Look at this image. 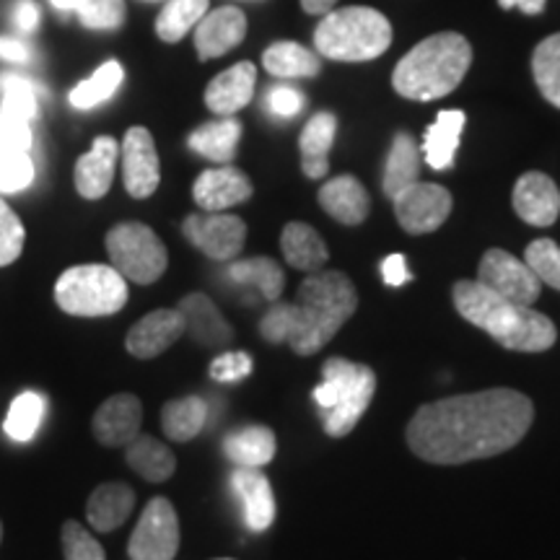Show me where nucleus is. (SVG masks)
<instances>
[{
  "mask_svg": "<svg viewBox=\"0 0 560 560\" xmlns=\"http://www.w3.org/2000/svg\"><path fill=\"white\" fill-rule=\"evenodd\" d=\"M13 19H16V26L21 32H34L39 24V9L32 3V0H21L16 5V13H13Z\"/></svg>",
  "mask_w": 560,
  "mask_h": 560,
  "instance_id": "49",
  "label": "nucleus"
},
{
  "mask_svg": "<svg viewBox=\"0 0 560 560\" xmlns=\"http://www.w3.org/2000/svg\"><path fill=\"white\" fill-rule=\"evenodd\" d=\"M187 242L210 260H234L247 242V223L229 213H192L182 223Z\"/></svg>",
  "mask_w": 560,
  "mask_h": 560,
  "instance_id": "12",
  "label": "nucleus"
},
{
  "mask_svg": "<svg viewBox=\"0 0 560 560\" xmlns=\"http://www.w3.org/2000/svg\"><path fill=\"white\" fill-rule=\"evenodd\" d=\"M192 198L208 213H221L252 198V182L242 170L223 164L219 170L202 172L195 179Z\"/></svg>",
  "mask_w": 560,
  "mask_h": 560,
  "instance_id": "18",
  "label": "nucleus"
},
{
  "mask_svg": "<svg viewBox=\"0 0 560 560\" xmlns=\"http://www.w3.org/2000/svg\"><path fill=\"white\" fill-rule=\"evenodd\" d=\"M262 66L272 79H314L319 75L322 62L319 55L312 52L310 47L299 45V42H276L262 55Z\"/></svg>",
  "mask_w": 560,
  "mask_h": 560,
  "instance_id": "30",
  "label": "nucleus"
},
{
  "mask_svg": "<svg viewBox=\"0 0 560 560\" xmlns=\"http://www.w3.org/2000/svg\"><path fill=\"white\" fill-rule=\"evenodd\" d=\"M0 58L11 62H26L32 58V50L21 39L0 37Z\"/></svg>",
  "mask_w": 560,
  "mask_h": 560,
  "instance_id": "50",
  "label": "nucleus"
},
{
  "mask_svg": "<svg viewBox=\"0 0 560 560\" xmlns=\"http://www.w3.org/2000/svg\"><path fill=\"white\" fill-rule=\"evenodd\" d=\"M376 392L374 369L332 355L322 366V384L314 387L312 400L322 410L327 436H348L369 410Z\"/></svg>",
  "mask_w": 560,
  "mask_h": 560,
  "instance_id": "5",
  "label": "nucleus"
},
{
  "mask_svg": "<svg viewBox=\"0 0 560 560\" xmlns=\"http://www.w3.org/2000/svg\"><path fill=\"white\" fill-rule=\"evenodd\" d=\"M215 560H234V558H215Z\"/></svg>",
  "mask_w": 560,
  "mask_h": 560,
  "instance_id": "54",
  "label": "nucleus"
},
{
  "mask_svg": "<svg viewBox=\"0 0 560 560\" xmlns=\"http://www.w3.org/2000/svg\"><path fill=\"white\" fill-rule=\"evenodd\" d=\"M501 9H520L527 16H537L545 11V0H499Z\"/></svg>",
  "mask_w": 560,
  "mask_h": 560,
  "instance_id": "51",
  "label": "nucleus"
},
{
  "mask_svg": "<svg viewBox=\"0 0 560 560\" xmlns=\"http://www.w3.org/2000/svg\"><path fill=\"white\" fill-rule=\"evenodd\" d=\"M107 252L112 268L138 285L156 283L170 265V255L156 231L138 221L117 223L107 234Z\"/></svg>",
  "mask_w": 560,
  "mask_h": 560,
  "instance_id": "8",
  "label": "nucleus"
},
{
  "mask_svg": "<svg viewBox=\"0 0 560 560\" xmlns=\"http://www.w3.org/2000/svg\"><path fill=\"white\" fill-rule=\"evenodd\" d=\"M45 395H39V392H21L16 400L11 402L3 431L9 433L13 441H19V444H26V441H32L34 433H37L42 418H45Z\"/></svg>",
  "mask_w": 560,
  "mask_h": 560,
  "instance_id": "36",
  "label": "nucleus"
},
{
  "mask_svg": "<svg viewBox=\"0 0 560 560\" xmlns=\"http://www.w3.org/2000/svg\"><path fill=\"white\" fill-rule=\"evenodd\" d=\"M117 159H120V143L109 136H100L94 140L89 153H83L75 164V190L81 198L100 200L109 192L112 179H115Z\"/></svg>",
  "mask_w": 560,
  "mask_h": 560,
  "instance_id": "21",
  "label": "nucleus"
},
{
  "mask_svg": "<svg viewBox=\"0 0 560 560\" xmlns=\"http://www.w3.org/2000/svg\"><path fill=\"white\" fill-rule=\"evenodd\" d=\"M182 335H185V319L177 310H156L145 317H140L130 327L125 348L136 359H156L166 348H172Z\"/></svg>",
  "mask_w": 560,
  "mask_h": 560,
  "instance_id": "15",
  "label": "nucleus"
},
{
  "mask_svg": "<svg viewBox=\"0 0 560 560\" xmlns=\"http://www.w3.org/2000/svg\"><path fill=\"white\" fill-rule=\"evenodd\" d=\"M382 278L384 283L392 285V289H400V285L410 283V270H408V262H405V255L400 252H395V255H389L387 260L382 262Z\"/></svg>",
  "mask_w": 560,
  "mask_h": 560,
  "instance_id": "48",
  "label": "nucleus"
},
{
  "mask_svg": "<svg viewBox=\"0 0 560 560\" xmlns=\"http://www.w3.org/2000/svg\"><path fill=\"white\" fill-rule=\"evenodd\" d=\"M335 136H338V117L332 112H317L301 130V170L310 179H322L330 170V149Z\"/></svg>",
  "mask_w": 560,
  "mask_h": 560,
  "instance_id": "24",
  "label": "nucleus"
},
{
  "mask_svg": "<svg viewBox=\"0 0 560 560\" xmlns=\"http://www.w3.org/2000/svg\"><path fill=\"white\" fill-rule=\"evenodd\" d=\"M179 550V520L172 501L156 495L145 503L143 514L128 542L130 560H174Z\"/></svg>",
  "mask_w": 560,
  "mask_h": 560,
  "instance_id": "9",
  "label": "nucleus"
},
{
  "mask_svg": "<svg viewBox=\"0 0 560 560\" xmlns=\"http://www.w3.org/2000/svg\"><path fill=\"white\" fill-rule=\"evenodd\" d=\"M226 276L244 289H257L265 301H278L283 293L285 276L280 265L270 257H249V260H234L229 265Z\"/></svg>",
  "mask_w": 560,
  "mask_h": 560,
  "instance_id": "33",
  "label": "nucleus"
},
{
  "mask_svg": "<svg viewBox=\"0 0 560 560\" xmlns=\"http://www.w3.org/2000/svg\"><path fill=\"white\" fill-rule=\"evenodd\" d=\"M208 13V0H170L156 19V34L164 42H179Z\"/></svg>",
  "mask_w": 560,
  "mask_h": 560,
  "instance_id": "37",
  "label": "nucleus"
},
{
  "mask_svg": "<svg viewBox=\"0 0 560 560\" xmlns=\"http://www.w3.org/2000/svg\"><path fill=\"white\" fill-rule=\"evenodd\" d=\"M231 490L240 495L249 532L270 529L276 522V495L260 467H236L231 472Z\"/></svg>",
  "mask_w": 560,
  "mask_h": 560,
  "instance_id": "19",
  "label": "nucleus"
},
{
  "mask_svg": "<svg viewBox=\"0 0 560 560\" xmlns=\"http://www.w3.org/2000/svg\"><path fill=\"white\" fill-rule=\"evenodd\" d=\"M252 369H255V363H252L249 353H244V350H229V353H221L219 359H213L208 371H210V380L231 384V382L247 380Z\"/></svg>",
  "mask_w": 560,
  "mask_h": 560,
  "instance_id": "45",
  "label": "nucleus"
},
{
  "mask_svg": "<svg viewBox=\"0 0 560 560\" xmlns=\"http://www.w3.org/2000/svg\"><path fill=\"white\" fill-rule=\"evenodd\" d=\"M420 179V145L410 132H397L392 140V149L384 164V195L395 198L397 192L410 187L412 182Z\"/></svg>",
  "mask_w": 560,
  "mask_h": 560,
  "instance_id": "31",
  "label": "nucleus"
},
{
  "mask_svg": "<svg viewBox=\"0 0 560 560\" xmlns=\"http://www.w3.org/2000/svg\"><path fill=\"white\" fill-rule=\"evenodd\" d=\"M304 104V94L293 86H276L268 91V109L278 117H296Z\"/></svg>",
  "mask_w": 560,
  "mask_h": 560,
  "instance_id": "47",
  "label": "nucleus"
},
{
  "mask_svg": "<svg viewBox=\"0 0 560 560\" xmlns=\"http://www.w3.org/2000/svg\"><path fill=\"white\" fill-rule=\"evenodd\" d=\"M335 3H338V0H301V9L312 13V16H317V13H330L335 9Z\"/></svg>",
  "mask_w": 560,
  "mask_h": 560,
  "instance_id": "52",
  "label": "nucleus"
},
{
  "mask_svg": "<svg viewBox=\"0 0 560 560\" xmlns=\"http://www.w3.org/2000/svg\"><path fill=\"white\" fill-rule=\"evenodd\" d=\"M472 47L462 34L441 32L418 42L392 73V86L405 100L433 102L452 94L467 75Z\"/></svg>",
  "mask_w": 560,
  "mask_h": 560,
  "instance_id": "4",
  "label": "nucleus"
},
{
  "mask_svg": "<svg viewBox=\"0 0 560 560\" xmlns=\"http://www.w3.org/2000/svg\"><path fill=\"white\" fill-rule=\"evenodd\" d=\"M392 45L387 16L366 5H348L325 13L314 30L317 55L338 62H366L380 58Z\"/></svg>",
  "mask_w": 560,
  "mask_h": 560,
  "instance_id": "6",
  "label": "nucleus"
},
{
  "mask_svg": "<svg viewBox=\"0 0 560 560\" xmlns=\"http://www.w3.org/2000/svg\"><path fill=\"white\" fill-rule=\"evenodd\" d=\"M0 540H3V524H0Z\"/></svg>",
  "mask_w": 560,
  "mask_h": 560,
  "instance_id": "53",
  "label": "nucleus"
},
{
  "mask_svg": "<svg viewBox=\"0 0 560 560\" xmlns=\"http://www.w3.org/2000/svg\"><path fill=\"white\" fill-rule=\"evenodd\" d=\"M395 202L397 223L408 234H431L441 229V223L452 213V192L433 182H412L392 198Z\"/></svg>",
  "mask_w": 560,
  "mask_h": 560,
  "instance_id": "11",
  "label": "nucleus"
},
{
  "mask_svg": "<svg viewBox=\"0 0 560 560\" xmlns=\"http://www.w3.org/2000/svg\"><path fill=\"white\" fill-rule=\"evenodd\" d=\"M177 312L185 319V332L202 348H223L234 338L231 325L206 293H187Z\"/></svg>",
  "mask_w": 560,
  "mask_h": 560,
  "instance_id": "22",
  "label": "nucleus"
},
{
  "mask_svg": "<svg viewBox=\"0 0 560 560\" xmlns=\"http://www.w3.org/2000/svg\"><path fill=\"white\" fill-rule=\"evenodd\" d=\"M223 452L236 467H265L276 457L278 441L268 425H244L223 439Z\"/></svg>",
  "mask_w": 560,
  "mask_h": 560,
  "instance_id": "27",
  "label": "nucleus"
},
{
  "mask_svg": "<svg viewBox=\"0 0 560 560\" xmlns=\"http://www.w3.org/2000/svg\"><path fill=\"white\" fill-rule=\"evenodd\" d=\"M66 560H107V552L83 524L68 520L60 532Z\"/></svg>",
  "mask_w": 560,
  "mask_h": 560,
  "instance_id": "42",
  "label": "nucleus"
},
{
  "mask_svg": "<svg viewBox=\"0 0 560 560\" xmlns=\"http://www.w3.org/2000/svg\"><path fill=\"white\" fill-rule=\"evenodd\" d=\"M128 465L136 470L140 478L149 482L170 480L177 470V457H174L170 446L164 441L153 436H138L128 444Z\"/></svg>",
  "mask_w": 560,
  "mask_h": 560,
  "instance_id": "32",
  "label": "nucleus"
},
{
  "mask_svg": "<svg viewBox=\"0 0 560 560\" xmlns=\"http://www.w3.org/2000/svg\"><path fill=\"white\" fill-rule=\"evenodd\" d=\"M0 89H3V104L0 109L13 112V115L26 117V120H34L37 115V91L26 79L21 75L5 73L0 75Z\"/></svg>",
  "mask_w": 560,
  "mask_h": 560,
  "instance_id": "43",
  "label": "nucleus"
},
{
  "mask_svg": "<svg viewBox=\"0 0 560 560\" xmlns=\"http://www.w3.org/2000/svg\"><path fill=\"white\" fill-rule=\"evenodd\" d=\"M122 79H125V70L120 62L107 60L94 75H91V79L81 81L79 86L70 91L68 100L75 109H94L100 107L102 102H107L115 96V91L120 89Z\"/></svg>",
  "mask_w": 560,
  "mask_h": 560,
  "instance_id": "35",
  "label": "nucleus"
},
{
  "mask_svg": "<svg viewBox=\"0 0 560 560\" xmlns=\"http://www.w3.org/2000/svg\"><path fill=\"white\" fill-rule=\"evenodd\" d=\"M140 423H143V405L136 395H112L104 400L96 410L94 436L102 446L117 450V446H128L132 439L140 433Z\"/></svg>",
  "mask_w": 560,
  "mask_h": 560,
  "instance_id": "16",
  "label": "nucleus"
},
{
  "mask_svg": "<svg viewBox=\"0 0 560 560\" xmlns=\"http://www.w3.org/2000/svg\"><path fill=\"white\" fill-rule=\"evenodd\" d=\"M125 190L136 200L151 198L159 190L161 164L153 136L145 128H130L120 145Z\"/></svg>",
  "mask_w": 560,
  "mask_h": 560,
  "instance_id": "13",
  "label": "nucleus"
},
{
  "mask_svg": "<svg viewBox=\"0 0 560 560\" xmlns=\"http://www.w3.org/2000/svg\"><path fill=\"white\" fill-rule=\"evenodd\" d=\"M514 210L524 223L548 229L560 215V190L548 174L527 172L514 187Z\"/></svg>",
  "mask_w": 560,
  "mask_h": 560,
  "instance_id": "17",
  "label": "nucleus"
},
{
  "mask_svg": "<svg viewBox=\"0 0 560 560\" xmlns=\"http://www.w3.org/2000/svg\"><path fill=\"white\" fill-rule=\"evenodd\" d=\"M454 306L459 317L488 332L499 346L520 353H542L558 340V330L550 317L532 306L516 304L486 289L480 280H459L454 285Z\"/></svg>",
  "mask_w": 560,
  "mask_h": 560,
  "instance_id": "3",
  "label": "nucleus"
},
{
  "mask_svg": "<svg viewBox=\"0 0 560 560\" xmlns=\"http://www.w3.org/2000/svg\"><path fill=\"white\" fill-rule=\"evenodd\" d=\"M257 83V68L255 62L242 60L236 66L215 75L206 89V104L213 115L219 117H234L236 112L247 107L255 96Z\"/></svg>",
  "mask_w": 560,
  "mask_h": 560,
  "instance_id": "20",
  "label": "nucleus"
},
{
  "mask_svg": "<svg viewBox=\"0 0 560 560\" xmlns=\"http://www.w3.org/2000/svg\"><path fill=\"white\" fill-rule=\"evenodd\" d=\"M55 304L73 317H109L128 304V280L112 265H75L55 283Z\"/></svg>",
  "mask_w": 560,
  "mask_h": 560,
  "instance_id": "7",
  "label": "nucleus"
},
{
  "mask_svg": "<svg viewBox=\"0 0 560 560\" xmlns=\"http://www.w3.org/2000/svg\"><path fill=\"white\" fill-rule=\"evenodd\" d=\"M242 138V122L236 117H221V120L200 125L192 132L190 149L200 153L202 159L215 161V164H231L236 159V149H240Z\"/></svg>",
  "mask_w": 560,
  "mask_h": 560,
  "instance_id": "29",
  "label": "nucleus"
},
{
  "mask_svg": "<svg viewBox=\"0 0 560 560\" xmlns=\"http://www.w3.org/2000/svg\"><path fill=\"white\" fill-rule=\"evenodd\" d=\"M532 73L540 94L560 109V34L542 39L532 55Z\"/></svg>",
  "mask_w": 560,
  "mask_h": 560,
  "instance_id": "38",
  "label": "nucleus"
},
{
  "mask_svg": "<svg viewBox=\"0 0 560 560\" xmlns=\"http://www.w3.org/2000/svg\"><path fill=\"white\" fill-rule=\"evenodd\" d=\"M535 408L516 389H486L423 405L408 423V446L431 465H465L514 450Z\"/></svg>",
  "mask_w": 560,
  "mask_h": 560,
  "instance_id": "1",
  "label": "nucleus"
},
{
  "mask_svg": "<svg viewBox=\"0 0 560 560\" xmlns=\"http://www.w3.org/2000/svg\"><path fill=\"white\" fill-rule=\"evenodd\" d=\"M478 280L486 289L499 293V296L524 306L535 304L542 291L540 278L529 270V265L506 249H488L482 255Z\"/></svg>",
  "mask_w": 560,
  "mask_h": 560,
  "instance_id": "10",
  "label": "nucleus"
},
{
  "mask_svg": "<svg viewBox=\"0 0 560 560\" xmlns=\"http://www.w3.org/2000/svg\"><path fill=\"white\" fill-rule=\"evenodd\" d=\"M26 231L19 215L0 200V268L16 262L24 252Z\"/></svg>",
  "mask_w": 560,
  "mask_h": 560,
  "instance_id": "44",
  "label": "nucleus"
},
{
  "mask_svg": "<svg viewBox=\"0 0 560 560\" xmlns=\"http://www.w3.org/2000/svg\"><path fill=\"white\" fill-rule=\"evenodd\" d=\"M280 249H283L285 262H289L291 268L304 272H317L322 265L330 260L327 244L322 242V236L310 226V223H289V226L283 229V234H280Z\"/></svg>",
  "mask_w": 560,
  "mask_h": 560,
  "instance_id": "28",
  "label": "nucleus"
},
{
  "mask_svg": "<svg viewBox=\"0 0 560 560\" xmlns=\"http://www.w3.org/2000/svg\"><path fill=\"white\" fill-rule=\"evenodd\" d=\"M252 3H257V0H252Z\"/></svg>",
  "mask_w": 560,
  "mask_h": 560,
  "instance_id": "55",
  "label": "nucleus"
},
{
  "mask_svg": "<svg viewBox=\"0 0 560 560\" xmlns=\"http://www.w3.org/2000/svg\"><path fill=\"white\" fill-rule=\"evenodd\" d=\"M34 164L30 151L0 143V192H21L32 185Z\"/></svg>",
  "mask_w": 560,
  "mask_h": 560,
  "instance_id": "40",
  "label": "nucleus"
},
{
  "mask_svg": "<svg viewBox=\"0 0 560 560\" xmlns=\"http://www.w3.org/2000/svg\"><path fill=\"white\" fill-rule=\"evenodd\" d=\"M359 310L353 280L340 270H317L301 283L296 304L272 301L260 322L268 342H289L293 353L314 355Z\"/></svg>",
  "mask_w": 560,
  "mask_h": 560,
  "instance_id": "2",
  "label": "nucleus"
},
{
  "mask_svg": "<svg viewBox=\"0 0 560 560\" xmlns=\"http://www.w3.org/2000/svg\"><path fill=\"white\" fill-rule=\"evenodd\" d=\"M136 509V493L125 482H104L89 495L86 520L96 532H115Z\"/></svg>",
  "mask_w": 560,
  "mask_h": 560,
  "instance_id": "25",
  "label": "nucleus"
},
{
  "mask_svg": "<svg viewBox=\"0 0 560 560\" xmlns=\"http://www.w3.org/2000/svg\"><path fill=\"white\" fill-rule=\"evenodd\" d=\"M70 11L79 13L86 30L112 32L125 21V0H70Z\"/></svg>",
  "mask_w": 560,
  "mask_h": 560,
  "instance_id": "39",
  "label": "nucleus"
},
{
  "mask_svg": "<svg viewBox=\"0 0 560 560\" xmlns=\"http://www.w3.org/2000/svg\"><path fill=\"white\" fill-rule=\"evenodd\" d=\"M208 423V405L200 397L172 400L161 410V429L172 441H192Z\"/></svg>",
  "mask_w": 560,
  "mask_h": 560,
  "instance_id": "34",
  "label": "nucleus"
},
{
  "mask_svg": "<svg viewBox=\"0 0 560 560\" xmlns=\"http://www.w3.org/2000/svg\"><path fill=\"white\" fill-rule=\"evenodd\" d=\"M524 262L540 278V283H548L550 289L560 291V247L556 242L535 240L524 252Z\"/></svg>",
  "mask_w": 560,
  "mask_h": 560,
  "instance_id": "41",
  "label": "nucleus"
},
{
  "mask_svg": "<svg viewBox=\"0 0 560 560\" xmlns=\"http://www.w3.org/2000/svg\"><path fill=\"white\" fill-rule=\"evenodd\" d=\"M319 206L342 226H359L369 219L371 198L359 179L342 174V177H335L322 185Z\"/></svg>",
  "mask_w": 560,
  "mask_h": 560,
  "instance_id": "23",
  "label": "nucleus"
},
{
  "mask_svg": "<svg viewBox=\"0 0 560 560\" xmlns=\"http://www.w3.org/2000/svg\"><path fill=\"white\" fill-rule=\"evenodd\" d=\"M465 122H467V117L462 109L439 112L436 122L431 125L429 132H425V140H423V156H425V164H429L431 170H436V172L452 170L454 156H457L462 130H465Z\"/></svg>",
  "mask_w": 560,
  "mask_h": 560,
  "instance_id": "26",
  "label": "nucleus"
},
{
  "mask_svg": "<svg viewBox=\"0 0 560 560\" xmlns=\"http://www.w3.org/2000/svg\"><path fill=\"white\" fill-rule=\"evenodd\" d=\"M0 143L13 145L19 151L32 149V120L0 109Z\"/></svg>",
  "mask_w": 560,
  "mask_h": 560,
  "instance_id": "46",
  "label": "nucleus"
},
{
  "mask_svg": "<svg viewBox=\"0 0 560 560\" xmlns=\"http://www.w3.org/2000/svg\"><path fill=\"white\" fill-rule=\"evenodd\" d=\"M247 34V16L236 5H221V9L206 13L195 26V47L200 60L221 58L242 45Z\"/></svg>",
  "mask_w": 560,
  "mask_h": 560,
  "instance_id": "14",
  "label": "nucleus"
}]
</instances>
